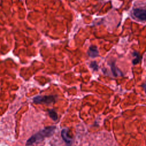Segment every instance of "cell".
Returning <instances> with one entry per match:
<instances>
[{"mask_svg": "<svg viewBox=\"0 0 146 146\" xmlns=\"http://www.w3.org/2000/svg\"><path fill=\"white\" fill-rule=\"evenodd\" d=\"M56 127L55 126H49L40 130L39 132L31 136L26 141V145H31L35 143H39L43 140L44 138L50 137L54 133Z\"/></svg>", "mask_w": 146, "mask_h": 146, "instance_id": "cell-1", "label": "cell"}, {"mask_svg": "<svg viewBox=\"0 0 146 146\" xmlns=\"http://www.w3.org/2000/svg\"><path fill=\"white\" fill-rule=\"evenodd\" d=\"M33 102L34 103H45L50 104L55 102V96L52 95L48 96H36L33 98Z\"/></svg>", "mask_w": 146, "mask_h": 146, "instance_id": "cell-2", "label": "cell"}, {"mask_svg": "<svg viewBox=\"0 0 146 146\" xmlns=\"http://www.w3.org/2000/svg\"><path fill=\"white\" fill-rule=\"evenodd\" d=\"M68 129L67 128L63 129L61 131V136L63 140L66 143L67 146H71L72 144V139L68 135Z\"/></svg>", "mask_w": 146, "mask_h": 146, "instance_id": "cell-3", "label": "cell"}, {"mask_svg": "<svg viewBox=\"0 0 146 146\" xmlns=\"http://www.w3.org/2000/svg\"><path fill=\"white\" fill-rule=\"evenodd\" d=\"M135 17L141 21L146 20V10L141 9H135L133 11Z\"/></svg>", "mask_w": 146, "mask_h": 146, "instance_id": "cell-4", "label": "cell"}, {"mask_svg": "<svg viewBox=\"0 0 146 146\" xmlns=\"http://www.w3.org/2000/svg\"><path fill=\"white\" fill-rule=\"evenodd\" d=\"M109 65L111 67V71L112 72V74L115 76H122L123 75V74L120 71V70L119 69H118V68L117 67H116V66L115 64V62H111L110 63H109Z\"/></svg>", "mask_w": 146, "mask_h": 146, "instance_id": "cell-5", "label": "cell"}, {"mask_svg": "<svg viewBox=\"0 0 146 146\" xmlns=\"http://www.w3.org/2000/svg\"><path fill=\"white\" fill-rule=\"evenodd\" d=\"M88 55L91 58H95L99 55V52L95 46H91L88 50Z\"/></svg>", "mask_w": 146, "mask_h": 146, "instance_id": "cell-6", "label": "cell"}, {"mask_svg": "<svg viewBox=\"0 0 146 146\" xmlns=\"http://www.w3.org/2000/svg\"><path fill=\"white\" fill-rule=\"evenodd\" d=\"M133 55L135 58V59L132 60V63H133V64H136L138 63L140 61V60H141V56H140L139 53L137 52H136V51H134V52H133Z\"/></svg>", "mask_w": 146, "mask_h": 146, "instance_id": "cell-7", "label": "cell"}, {"mask_svg": "<svg viewBox=\"0 0 146 146\" xmlns=\"http://www.w3.org/2000/svg\"><path fill=\"white\" fill-rule=\"evenodd\" d=\"M48 115L50 116V117L54 120V121H56L58 119V115L56 113V112L53 110H49L48 111Z\"/></svg>", "mask_w": 146, "mask_h": 146, "instance_id": "cell-8", "label": "cell"}, {"mask_svg": "<svg viewBox=\"0 0 146 146\" xmlns=\"http://www.w3.org/2000/svg\"><path fill=\"white\" fill-rule=\"evenodd\" d=\"M90 67L91 68H92L94 70H95V71H96V70H98V66L96 62H95V61L91 62L90 63Z\"/></svg>", "mask_w": 146, "mask_h": 146, "instance_id": "cell-9", "label": "cell"}]
</instances>
